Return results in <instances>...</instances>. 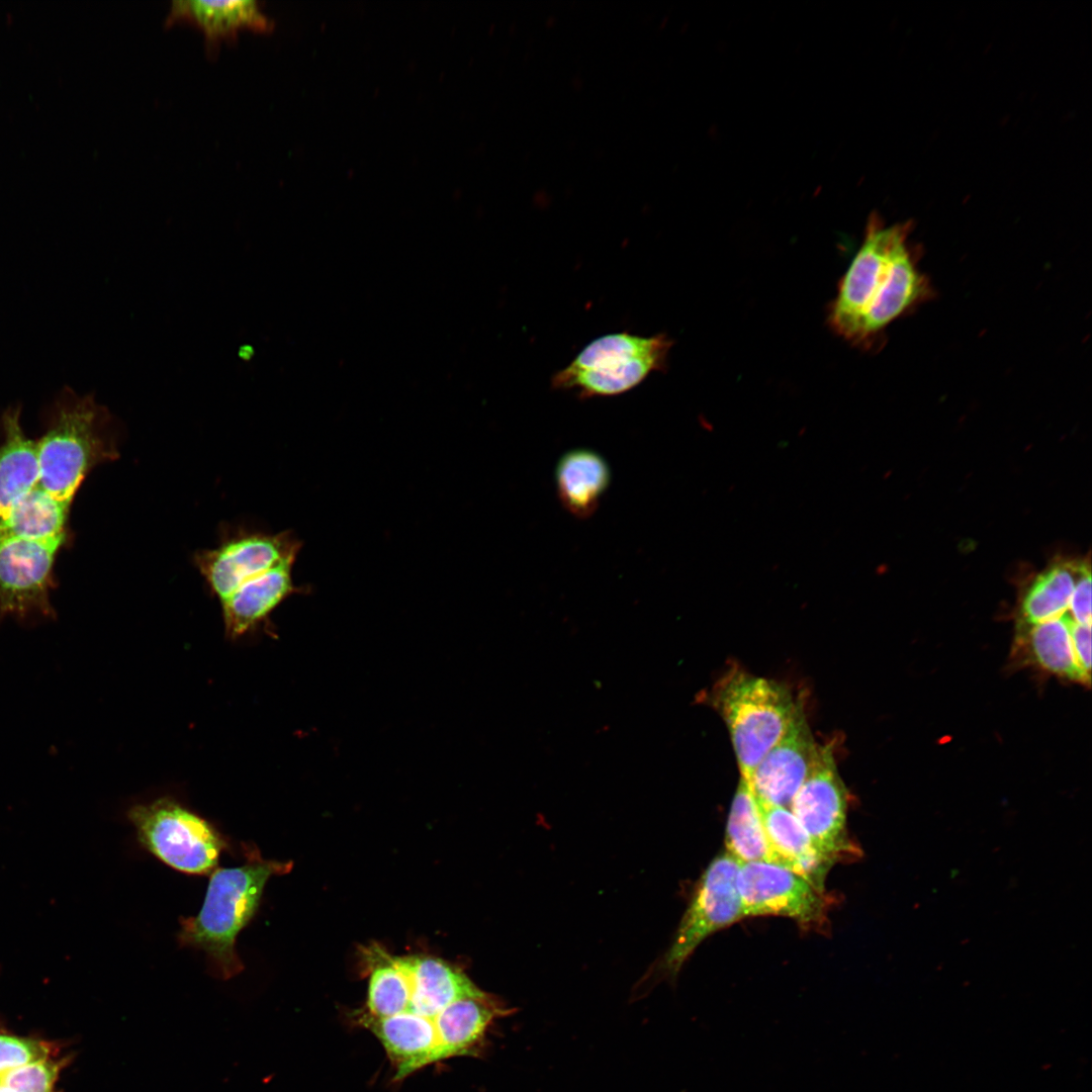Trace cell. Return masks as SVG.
Masks as SVG:
<instances>
[{
	"label": "cell",
	"instance_id": "obj_20",
	"mask_svg": "<svg viewBox=\"0 0 1092 1092\" xmlns=\"http://www.w3.org/2000/svg\"><path fill=\"white\" fill-rule=\"evenodd\" d=\"M1084 562L1061 558L1030 581L1020 603L1022 625L1045 622L1066 614Z\"/></svg>",
	"mask_w": 1092,
	"mask_h": 1092
},
{
	"label": "cell",
	"instance_id": "obj_12",
	"mask_svg": "<svg viewBox=\"0 0 1092 1092\" xmlns=\"http://www.w3.org/2000/svg\"><path fill=\"white\" fill-rule=\"evenodd\" d=\"M818 746L800 704L785 733L744 781L755 798L789 808L814 762Z\"/></svg>",
	"mask_w": 1092,
	"mask_h": 1092
},
{
	"label": "cell",
	"instance_id": "obj_16",
	"mask_svg": "<svg viewBox=\"0 0 1092 1092\" xmlns=\"http://www.w3.org/2000/svg\"><path fill=\"white\" fill-rule=\"evenodd\" d=\"M768 841L783 867L815 886L831 866L815 848L808 833L789 808L755 798Z\"/></svg>",
	"mask_w": 1092,
	"mask_h": 1092
},
{
	"label": "cell",
	"instance_id": "obj_7",
	"mask_svg": "<svg viewBox=\"0 0 1092 1092\" xmlns=\"http://www.w3.org/2000/svg\"><path fill=\"white\" fill-rule=\"evenodd\" d=\"M127 818L144 848L184 874H211L221 852L230 848L211 823L170 797L135 804Z\"/></svg>",
	"mask_w": 1092,
	"mask_h": 1092
},
{
	"label": "cell",
	"instance_id": "obj_10",
	"mask_svg": "<svg viewBox=\"0 0 1092 1092\" xmlns=\"http://www.w3.org/2000/svg\"><path fill=\"white\" fill-rule=\"evenodd\" d=\"M67 535L0 540V618L22 623L55 618L53 565Z\"/></svg>",
	"mask_w": 1092,
	"mask_h": 1092
},
{
	"label": "cell",
	"instance_id": "obj_6",
	"mask_svg": "<svg viewBox=\"0 0 1092 1092\" xmlns=\"http://www.w3.org/2000/svg\"><path fill=\"white\" fill-rule=\"evenodd\" d=\"M672 341L627 332L608 334L587 344L552 379L553 388L575 390L580 398L614 396L643 382L666 365Z\"/></svg>",
	"mask_w": 1092,
	"mask_h": 1092
},
{
	"label": "cell",
	"instance_id": "obj_2",
	"mask_svg": "<svg viewBox=\"0 0 1092 1092\" xmlns=\"http://www.w3.org/2000/svg\"><path fill=\"white\" fill-rule=\"evenodd\" d=\"M302 542L291 532L225 530L217 545L194 552L193 563L217 599L226 634L238 638L268 620L294 584L292 569Z\"/></svg>",
	"mask_w": 1092,
	"mask_h": 1092
},
{
	"label": "cell",
	"instance_id": "obj_14",
	"mask_svg": "<svg viewBox=\"0 0 1092 1092\" xmlns=\"http://www.w3.org/2000/svg\"><path fill=\"white\" fill-rule=\"evenodd\" d=\"M358 1021L384 1046L396 1069V1080L440 1061L435 1020L402 1011L383 1018L360 1014Z\"/></svg>",
	"mask_w": 1092,
	"mask_h": 1092
},
{
	"label": "cell",
	"instance_id": "obj_9",
	"mask_svg": "<svg viewBox=\"0 0 1092 1092\" xmlns=\"http://www.w3.org/2000/svg\"><path fill=\"white\" fill-rule=\"evenodd\" d=\"M789 809L830 864L859 856L860 849L846 831L847 793L831 744L818 746L814 762Z\"/></svg>",
	"mask_w": 1092,
	"mask_h": 1092
},
{
	"label": "cell",
	"instance_id": "obj_25",
	"mask_svg": "<svg viewBox=\"0 0 1092 1092\" xmlns=\"http://www.w3.org/2000/svg\"><path fill=\"white\" fill-rule=\"evenodd\" d=\"M54 1054L52 1044L47 1041L0 1030V1074L52 1058Z\"/></svg>",
	"mask_w": 1092,
	"mask_h": 1092
},
{
	"label": "cell",
	"instance_id": "obj_19",
	"mask_svg": "<svg viewBox=\"0 0 1092 1092\" xmlns=\"http://www.w3.org/2000/svg\"><path fill=\"white\" fill-rule=\"evenodd\" d=\"M188 20L201 28L209 47L231 38L241 28L269 30L273 23L259 3L252 0L174 1L167 22Z\"/></svg>",
	"mask_w": 1092,
	"mask_h": 1092
},
{
	"label": "cell",
	"instance_id": "obj_8",
	"mask_svg": "<svg viewBox=\"0 0 1092 1092\" xmlns=\"http://www.w3.org/2000/svg\"><path fill=\"white\" fill-rule=\"evenodd\" d=\"M739 864L728 852L720 854L709 864L670 946L638 982L640 989L658 979L675 978L705 938L744 917L736 884Z\"/></svg>",
	"mask_w": 1092,
	"mask_h": 1092
},
{
	"label": "cell",
	"instance_id": "obj_23",
	"mask_svg": "<svg viewBox=\"0 0 1092 1092\" xmlns=\"http://www.w3.org/2000/svg\"><path fill=\"white\" fill-rule=\"evenodd\" d=\"M1072 617H1061L1033 624L1023 625L1030 655L1034 662L1044 670L1059 676L1085 682L1077 665L1072 641Z\"/></svg>",
	"mask_w": 1092,
	"mask_h": 1092
},
{
	"label": "cell",
	"instance_id": "obj_15",
	"mask_svg": "<svg viewBox=\"0 0 1092 1092\" xmlns=\"http://www.w3.org/2000/svg\"><path fill=\"white\" fill-rule=\"evenodd\" d=\"M21 405L0 415V519L23 495L39 484L36 442L20 425Z\"/></svg>",
	"mask_w": 1092,
	"mask_h": 1092
},
{
	"label": "cell",
	"instance_id": "obj_13",
	"mask_svg": "<svg viewBox=\"0 0 1092 1092\" xmlns=\"http://www.w3.org/2000/svg\"><path fill=\"white\" fill-rule=\"evenodd\" d=\"M394 960L407 984L403 1011L435 1020L438 1013L456 1000L490 996L480 990L462 970L439 958L394 954Z\"/></svg>",
	"mask_w": 1092,
	"mask_h": 1092
},
{
	"label": "cell",
	"instance_id": "obj_21",
	"mask_svg": "<svg viewBox=\"0 0 1092 1092\" xmlns=\"http://www.w3.org/2000/svg\"><path fill=\"white\" fill-rule=\"evenodd\" d=\"M70 506L39 484L19 498L0 519V540L49 539L67 535Z\"/></svg>",
	"mask_w": 1092,
	"mask_h": 1092
},
{
	"label": "cell",
	"instance_id": "obj_18",
	"mask_svg": "<svg viewBox=\"0 0 1092 1092\" xmlns=\"http://www.w3.org/2000/svg\"><path fill=\"white\" fill-rule=\"evenodd\" d=\"M509 1013L491 996L459 999L446 1006L435 1018L440 1061L476 1055L494 1018Z\"/></svg>",
	"mask_w": 1092,
	"mask_h": 1092
},
{
	"label": "cell",
	"instance_id": "obj_24",
	"mask_svg": "<svg viewBox=\"0 0 1092 1092\" xmlns=\"http://www.w3.org/2000/svg\"><path fill=\"white\" fill-rule=\"evenodd\" d=\"M64 1061L49 1058L0 1074L1 1083L15 1092H54Z\"/></svg>",
	"mask_w": 1092,
	"mask_h": 1092
},
{
	"label": "cell",
	"instance_id": "obj_26",
	"mask_svg": "<svg viewBox=\"0 0 1092 1092\" xmlns=\"http://www.w3.org/2000/svg\"><path fill=\"white\" fill-rule=\"evenodd\" d=\"M1072 619L1079 624H1091V571L1089 559L1085 560L1077 578L1070 607Z\"/></svg>",
	"mask_w": 1092,
	"mask_h": 1092
},
{
	"label": "cell",
	"instance_id": "obj_4",
	"mask_svg": "<svg viewBox=\"0 0 1092 1092\" xmlns=\"http://www.w3.org/2000/svg\"><path fill=\"white\" fill-rule=\"evenodd\" d=\"M43 415L46 430L36 442L39 485L71 506L88 473L119 457L117 422L94 396L67 386Z\"/></svg>",
	"mask_w": 1092,
	"mask_h": 1092
},
{
	"label": "cell",
	"instance_id": "obj_22",
	"mask_svg": "<svg viewBox=\"0 0 1092 1092\" xmlns=\"http://www.w3.org/2000/svg\"><path fill=\"white\" fill-rule=\"evenodd\" d=\"M725 843L726 852L739 862L762 861L782 866L766 836L755 797L742 778L732 800Z\"/></svg>",
	"mask_w": 1092,
	"mask_h": 1092
},
{
	"label": "cell",
	"instance_id": "obj_27",
	"mask_svg": "<svg viewBox=\"0 0 1092 1092\" xmlns=\"http://www.w3.org/2000/svg\"><path fill=\"white\" fill-rule=\"evenodd\" d=\"M1070 632L1077 665L1084 681L1089 684L1091 671V624H1079L1072 619Z\"/></svg>",
	"mask_w": 1092,
	"mask_h": 1092
},
{
	"label": "cell",
	"instance_id": "obj_17",
	"mask_svg": "<svg viewBox=\"0 0 1092 1092\" xmlns=\"http://www.w3.org/2000/svg\"><path fill=\"white\" fill-rule=\"evenodd\" d=\"M611 470L602 455L576 448L565 452L555 468V484L563 508L579 519L590 517L607 491Z\"/></svg>",
	"mask_w": 1092,
	"mask_h": 1092
},
{
	"label": "cell",
	"instance_id": "obj_1",
	"mask_svg": "<svg viewBox=\"0 0 1092 1092\" xmlns=\"http://www.w3.org/2000/svg\"><path fill=\"white\" fill-rule=\"evenodd\" d=\"M908 224L872 218L828 308L833 332L859 348H875L896 320L930 300L934 290L918 267Z\"/></svg>",
	"mask_w": 1092,
	"mask_h": 1092
},
{
	"label": "cell",
	"instance_id": "obj_11",
	"mask_svg": "<svg viewBox=\"0 0 1092 1092\" xmlns=\"http://www.w3.org/2000/svg\"><path fill=\"white\" fill-rule=\"evenodd\" d=\"M737 889L743 915H776L802 924H823L827 899L824 889L793 871L770 862H740Z\"/></svg>",
	"mask_w": 1092,
	"mask_h": 1092
},
{
	"label": "cell",
	"instance_id": "obj_28",
	"mask_svg": "<svg viewBox=\"0 0 1092 1092\" xmlns=\"http://www.w3.org/2000/svg\"><path fill=\"white\" fill-rule=\"evenodd\" d=\"M0 1092H15V1091L12 1090L11 1088L5 1086L4 1084H2L1 1080H0Z\"/></svg>",
	"mask_w": 1092,
	"mask_h": 1092
},
{
	"label": "cell",
	"instance_id": "obj_3",
	"mask_svg": "<svg viewBox=\"0 0 1092 1092\" xmlns=\"http://www.w3.org/2000/svg\"><path fill=\"white\" fill-rule=\"evenodd\" d=\"M243 852L240 867L216 868L210 874L200 911L181 918L178 932L180 945L202 950L212 975L222 980L244 970L236 941L255 916L267 882L289 873L293 864L264 858L252 843H244Z\"/></svg>",
	"mask_w": 1092,
	"mask_h": 1092
},
{
	"label": "cell",
	"instance_id": "obj_5",
	"mask_svg": "<svg viewBox=\"0 0 1092 1092\" xmlns=\"http://www.w3.org/2000/svg\"><path fill=\"white\" fill-rule=\"evenodd\" d=\"M712 704L727 725L746 782L789 727L801 703L785 686L735 668L714 686Z\"/></svg>",
	"mask_w": 1092,
	"mask_h": 1092
}]
</instances>
